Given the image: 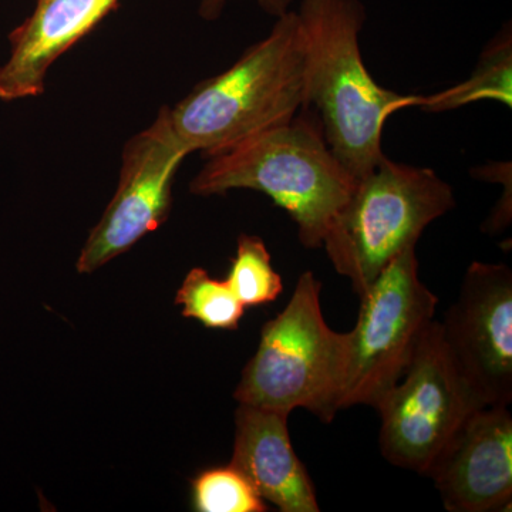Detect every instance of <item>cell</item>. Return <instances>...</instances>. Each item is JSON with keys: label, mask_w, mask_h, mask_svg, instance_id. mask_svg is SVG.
<instances>
[{"label": "cell", "mask_w": 512, "mask_h": 512, "mask_svg": "<svg viewBox=\"0 0 512 512\" xmlns=\"http://www.w3.org/2000/svg\"><path fill=\"white\" fill-rule=\"evenodd\" d=\"M305 52V107L312 109L332 153L355 178L383 160V128L397 111L417 107L419 96L384 89L363 62L360 0H301Z\"/></svg>", "instance_id": "1"}, {"label": "cell", "mask_w": 512, "mask_h": 512, "mask_svg": "<svg viewBox=\"0 0 512 512\" xmlns=\"http://www.w3.org/2000/svg\"><path fill=\"white\" fill-rule=\"evenodd\" d=\"M356 183L330 150L315 114L303 109L288 123L208 157L190 190L200 197L231 190L262 192L298 225L303 247L315 249L322 247Z\"/></svg>", "instance_id": "2"}, {"label": "cell", "mask_w": 512, "mask_h": 512, "mask_svg": "<svg viewBox=\"0 0 512 512\" xmlns=\"http://www.w3.org/2000/svg\"><path fill=\"white\" fill-rule=\"evenodd\" d=\"M305 107V52L296 10L234 66L198 83L170 107L171 123L190 153L212 157L291 121Z\"/></svg>", "instance_id": "3"}, {"label": "cell", "mask_w": 512, "mask_h": 512, "mask_svg": "<svg viewBox=\"0 0 512 512\" xmlns=\"http://www.w3.org/2000/svg\"><path fill=\"white\" fill-rule=\"evenodd\" d=\"M320 291L322 284L313 272L299 276L284 311L262 328L258 349L234 393L238 403L289 414L305 409L323 423L335 419L348 336L329 328Z\"/></svg>", "instance_id": "4"}, {"label": "cell", "mask_w": 512, "mask_h": 512, "mask_svg": "<svg viewBox=\"0 0 512 512\" xmlns=\"http://www.w3.org/2000/svg\"><path fill=\"white\" fill-rule=\"evenodd\" d=\"M456 205L453 188L430 168L384 157L355 190L323 238L333 268L360 295L424 229Z\"/></svg>", "instance_id": "5"}, {"label": "cell", "mask_w": 512, "mask_h": 512, "mask_svg": "<svg viewBox=\"0 0 512 512\" xmlns=\"http://www.w3.org/2000/svg\"><path fill=\"white\" fill-rule=\"evenodd\" d=\"M360 298L355 328L346 333L340 410L372 406L402 379L439 298L421 282L416 247L404 249Z\"/></svg>", "instance_id": "6"}, {"label": "cell", "mask_w": 512, "mask_h": 512, "mask_svg": "<svg viewBox=\"0 0 512 512\" xmlns=\"http://www.w3.org/2000/svg\"><path fill=\"white\" fill-rule=\"evenodd\" d=\"M481 407L448 352L440 322L433 320L402 379L375 407L380 453L392 466L426 476L448 441Z\"/></svg>", "instance_id": "7"}, {"label": "cell", "mask_w": 512, "mask_h": 512, "mask_svg": "<svg viewBox=\"0 0 512 512\" xmlns=\"http://www.w3.org/2000/svg\"><path fill=\"white\" fill-rule=\"evenodd\" d=\"M188 154L174 131L170 107L164 106L154 123L124 147L119 187L80 252V274L109 264L164 224L175 175Z\"/></svg>", "instance_id": "8"}, {"label": "cell", "mask_w": 512, "mask_h": 512, "mask_svg": "<svg viewBox=\"0 0 512 512\" xmlns=\"http://www.w3.org/2000/svg\"><path fill=\"white\" fill-rule=\"evenodd\" d=\"M458 372L484 406L512 403V272L473 262L440 322Z\"/></svg>", "instance_id": "9"}, {"label": "cell", "mask_w": 512, "mask_h": 512, "mask_svg": "<svg viewBox=\"0 0 512 512\" xmlns=\"http://www.w3.org/2000/svg\"><path fill=\"white\" fill-rule=\"evenodd\" d=\"M450 512L510 510L512 416L508 406L471 414L426 474Z\"/></svg>", "instance_id": "10"}, {"label": "cell", "mask_w": 512, "mask_h": 512, "mask_svg": "<svg viewBox=\"0 0 512 512\" xmlns=\"http://www.w3.org/2000/svg\"><path fill=\"white\" fill-rule=\"evenodd\" d=\"M120 0H36L35 9L9 35L10 55L0 64V99L45 92L52 64L117 9Z\"/></svg>", "instance_id": "11"}, {"label": "cell", "mask_w": 512, "mask_h": 512, "mask_svg": "<svg viewBox=\"0 0 512 512\" xmlns=\"http://www.w3.org/2000/svg\"><path fill=\"white\" fill-rule=\"evenodd\" d=\"M289 413L239 403L231 464L265 503L282 512H319L315 485L293 450Z\"/></svg>", "instance_id": "12"}, {"label": "cell", "mask_w": 512, "mask_h": 512, "mask_svg": "<svg viewBox=\"0 0 512 512\" xmlns=\"http://www.w3.org/2000/svg\"><path fill=\"white\" fill-rule=\"evenodd\" d=\"M480 100L512 104V36L511 28H504L488 43L481 53L473 73L463 83L448 87L443 92L419 96V109L427 113H443L460 109Z\"/></svg>", "instance_id": "13"}, {"label": "cell", "mask_w": 512, "mask_h": 512, "mask_svg": "<svg viewBox=\"0 0 512 512\" xmlns=\"http://www.w3.org/2000/svg\"><path fill=\"white\" fill-rule=\"evenodd\" d=\"M175 303L183 306V316L198 320L205 328H238L245 306L237 298L227 279L212 278L205 269L194 268L185 276Z\"/></svg>", "instance_id": "14"}, {"label": "cell", "mask_w": 512, "mask_h": 512, "mask_svg": "<svg viewBox=\"0 0 512 512\" xmlns=\"http://www.w3.org/2000/svg\"><path fill=\"white\" fill-rule=\"evenodd\" d=\"M227 282L245 308L275 302L284 291L282 276L272 266L265 242L255 235L238 238Z\"/></svg>", "instance_id": "15"}, {"label": "cell", "mask_w": 512, "mask_h": 512, "mask_svg": "<svg viewBox=\"0 0 512 512\" xmlns=\"http://www.w3.org/2000/svg\"><path fill=\"white\" fill-rule=\"evenodd\" d=\"M192 504L200 512H265L269 508L247 477L232 466L202 471L192 481Z\"/></svg>", "instance_id": "16"}, {"label": "cell", "mask_w": 512, "mask_h": 512, "mask_svg": "<svg viewBox=\"0 0 512 512\" xmlns=\"http://www.w3.org/2000/svg\"><path fill=\"white\" fill-rule=\"evenodd\" d=\"M268 15L279 16L285 15L291 10L293 0H256ZM227 0H201L200 15L205 20H215L220 18L222 10L225 8Z\"/></svg>", "instance_id": "17"}]
</instances>
